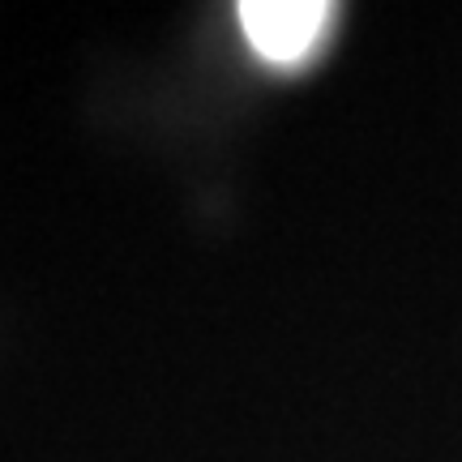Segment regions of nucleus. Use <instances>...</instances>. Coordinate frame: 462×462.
I'll list each match as a JSON object with an SVG mask.
<instances>
[{
    "label": "nucleus",
    "instance_id": "1",
    "mask_svg": "<svg viewBox=\"0 0 462 462\" xmlns=\"http://www.w3.org/2000/svg\"><path fill=\"white\" fill-rule=\"evenodd\" d=\"M330 5L317 0H248L240 5V26L257 56L274 65H296L300 56H309L313 43L326 31Z\"/></svg>",
    "mask_w": 462,
    "mask_h": 462
}]
</instances>
